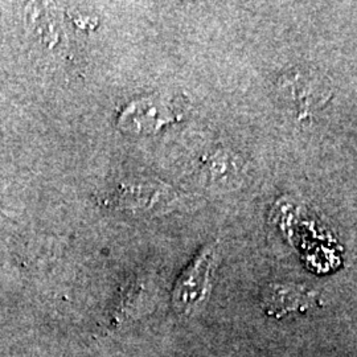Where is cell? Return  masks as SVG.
<instances>
[{
  "label": "cell",
  "instance_id": "6da1fadb",
  "mask_svg": "<svg viewBox=\"0 0 357 357\" xmlns=\"http://www.w3.org/2000/svg\"><path fill=\"white\" fill-rule=\"evenodd\" d=\"M216 255V243L206 245L180 274L172 291V305L180 315L191 317L204 305L211 290Z\"/></svg>",
  "mask_w": 357,
  "mask_h": 357
},
{
  "label": "cell",
  "instance_id": "277c9868",
  "mask_svg": "<svg viewBox=\"0 0 357 357\" xmlns=\"http://www.w3.org/2000/svg\"><path fill=\"white\" fill-rule=\"evenodd\" d=\"M311 302L310 294L295 286L274 284L265 294V305L268 314H275L277 317L294 310H301Z\"/></svg>",
  "mask_w": 357,
  "mask_h": 357
},
{
  "label": "cell",
  "instance_id": "3957f363",
  "mask_svg": "<svg viewBox=\"0 0 357 357\" xmlns=\"http://www.w3.org/2000/svg\"><path fill=\"white\" fill-rule=\"evenodd\" d=\"M115 200L122 208H168L175 200V193L162 183H132L123 184L115 193Z\"/></svg>",
  "mask_w": 357,
  "mask_h": 357
},
{
  "label": "cell",
  "instance_id": "7a4b0ae2",
  "mask_svg": "<svg viewBox=\"0 0 357 357\" xmlns=\"http://www.w3.org/2000/svg\"><path fill=\"white\" fill-rule=\"evenodd\" d=\"M175 121L174 109L163 100L149 97L128 103L118 118L122 130L138 134H151Z\"/></svg>",
  "mask_w": 357,
  "mask_h": 357
},
{
  "label": "cell",
  "instance_id": "5b68a950",
  "mask_svg": "<svg viewBox=\"0 0 357 357\" xmlns=\"http://www.w3.org/2000/svg\"><path fill=\"white\" fill-rule=\"evenodd\" d=\"M206 178L217 187L225 188L227 185L234 187L240 176V163L231 153H217L212 155L206 163Z\"/></svg>",
  "mask_w": 357,
  "mask_h": 357
}]
</instances>
